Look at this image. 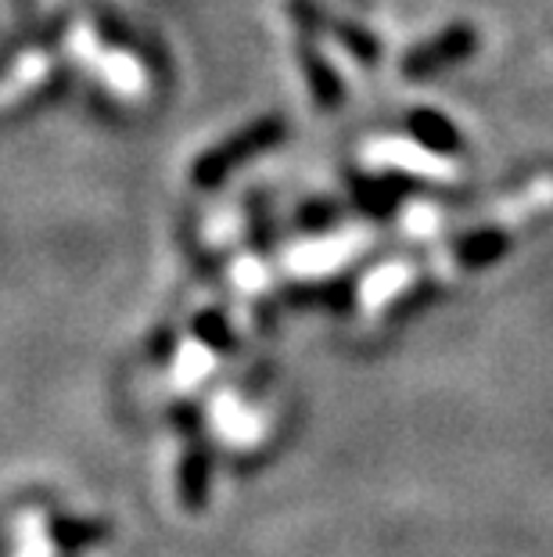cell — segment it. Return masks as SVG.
Listing matches in <instances>:
<instances>
[{"mask_svg":"<svg viewBox=\"0 0 553 557\" xmlns=\"http://www.w3.org/2000/svg\"><path fill=\"white\" fill-rule=\"evenodd\" d=\"M467 47H470V33L467 29H453V33H445L439 44L420 47V51L406 62V73L425 76V73H431V69H442V65H450L453 58L467 54Z\"/></svg>","mask_w":553,"mask_h":557,"instance_id":"4","label":"cell"},{"mask_svg":"<svg viewBox=\"0 0 553 557\" xmlns=\"http://www.w3.org/2000/svg\"><path fill=\"white\" fill-rule=\"evenodd\" d=\"M269 134H274V129H252L249 137H241V140H234V145H227L223 151H216V156H209L205 162H202V170H198V176H202V181H216V176L227 170V165H234L241 156H249V151H255L259 145H266L269 140Z\"/></svg>","mask_w":553,"mask_h":557,"instance_id":"6","label":"cell"},{"mask_svg":"<svg viewBox=\"0 0 553 557\" xmlns=\"http://www.w3.org/2000/svg\"><path fill=\"white\" fill-rule=\"evenodd\" d=\"M360 248H363V234H341V238L299 248L296 256H288V267L296 270V274H324V270H335L345 263V259H352Z\"/></svg>","mask_w":553,"mask_h":557,"instance_id":"2","label":"cell"},{"mask_svg":"<svg viewBox=\"0 0 553 557\" xmlns=\"http://www.w3.org/2000/svg\"><path fill=\"white\" fill-rule=\"evenodd\" d=\"M410 277H414V270L403 267V263H392V267L378 270V274H374L367 284H363V302H367L370 310H378V306H385L395 292L406 288Z\"/></svg>","mask_w":553,"mask_h":557,"instance_id":"7","label":"cell"},{"mask_svg":"<svg viewBox=\"0 0 553 557\" xmlns=\"http://www.w3.org/2000/svg\"><path fill=\"white\" fill-rule=\"evenodd\" d=\"M47 536H51L54 547L62 550H84V547H98V543L109 540V525L104 521H90V518H51L47 525Z\"/></svg>","mask_w":553,"mask_h":557,"instance_id":"3","label":"cell"},{"mask_svg":"<svg viewBox=\"0 0 553 557\" xmlns=\"http://www.w3.org/2000/svg\"><path fill=\"white\" fill-rule=\"evenodd\" d=\"M370 162L388 165V170H406L417 176H431V181H453L456 170L445 159L431 156V151L410 145V140H385V145H374L367 151Z\"/></svg>","mask_w":553,"mask_h":557,"instance_id":"1","label":"cell"},{"mask_svg":"<svg viewBox=\"0 0 553 557\" xmlns=\"http://www.w3.org/2000/svg\"><path fill=\"white\" fill-rule=\"evenodd\" d=\"M180 496L184 504L198 511L205 500H209V457L202 449H191L184 457V468H180Z\"/></svg>","mask_w":553,"mask_h":557,"instance_id":"5","label":"cell"},{"mask_svg":"<svg viewBox=\"0 0 553 557\" xmlns=\"http://www.w3.org/2000/svg\"><path fill=\"white\" fill-rule=\"evenodd\" d=\"M414 129L435 148H453L456 145V134L450 129V123L439 120V115H435V120H431V115H425V112L414 115Z\"/></svg>","mask_w":553,"mask_h":557,"instance_id":"9","label":"cell"},{"mask_svg":"<svg viewBox=\"0 0 553 557\" xmlns=\"http://www.w3.org/2000/svg\"><path fill=\"white\" fill-rule=\"evenodd\" d=\"M47 76V58H26V62L18 65V73L11 76L8 83H0V109H4V104H11V101H18L22 94H29L33 87H37V83Z\"/></svg>","mask_w":553,"mask_h":557,"instance_id":"8","label":"cell"}]
</instances>
